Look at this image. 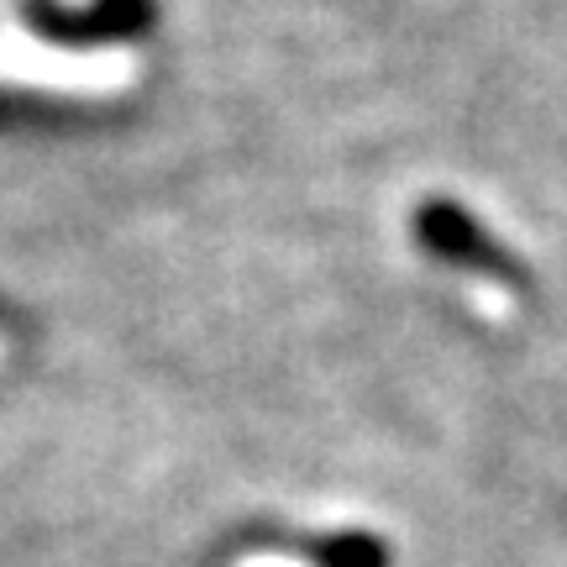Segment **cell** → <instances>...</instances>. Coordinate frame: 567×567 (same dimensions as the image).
Wrapping results in <instances>:
<instances>
[{
	"mask_svg": "<svg viewBox=\"0 0 567 567\" xmlns=\"http://www.w3.org/2000/svg\"><path fill=\"white\" fill-rule=\"evenodd\" d=\"M410 226H415V243H421L436 264L478 274V279H494V284H505V289H530V268L520 264L467 205L442 200V195H436V200H421L415 216H410Z\"/></svg>",
	"mask_w": 567,
	"mask_h": 567,
	"instance_id": "obj_1",
	"label": "cell"
},
{
	"mask_svg": "<svg viewBox=\"0 0 567 567\" xmlns=\"http://www.w3.org/2000/svg\"><path fill=\"white\" fill-rule=\"evenodd\" d=\"M21 21L53 48H105V42L142 38L153 27V0H21Z\"/></svg>",
	"mask_w": 567,
	"mask_h": 567,
	"instance_id": "obj_2",
	"label": "cell"
},
{
	"mask_svg": "<svg viewBox=\"0 0 567 567\" xmlns=\"http://www.w3.org/2000/svg\"><path fill=\"white\" fill-rule=\"evenodd\" d=\"M268 547L300 567H389V542L373 530H310V536H274Z\"/></svg>",
	"mask_w": 567,
	"mask_h": 567,
	"instance_id": "obj_3",
	"label": "cell"
},
{
	"mask_svg": "<svg viewBox=\"0 0 567 567\" xmlns=\"http://www.w3.org/2000/svg\"><path fill=\"white\" fill-rule=\"evenodd\" d=\"M95 122V111L63 95H42V90H0V126H84Z\"/></svg>",
	"mask_w": 567,
	"mask_h": 567,
	"instance_id": "obj_4",
	"label": "cell"
},
{
	"mask_svg": "<svg viewBox=\"0 0 567 567\" xmlns=\"http://www.w3.org/2000/svg\"><path fill=\"white\" fill-rule=\"evenodd\" d=\"M0 326H6V305H0Z\"/></svg>",
	"mask_w": 567,
	"mask_h": 567,
	"instance_id": "obj_5",
	"label": "cell"
}]
</instances>
